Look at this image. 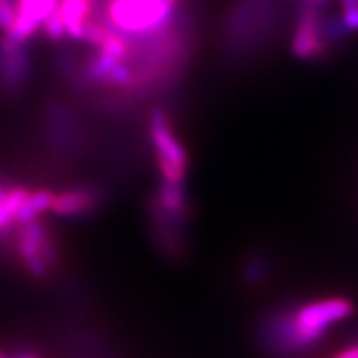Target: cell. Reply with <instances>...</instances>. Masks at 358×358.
Returning a JSON list of instances; mask_svg holds the SVG:
<instances>
[{"mask_svg": "<svg viewBox=\"0 0 358 358\" xmlns=\"http://www.w3.org/2000/svg\"><path fill=\"white\" fill-rule=\"evenodd\" d=\"M105 22L123 35H150L163 29L174 7L166 0H105Z\"/></svg>", "mask_w": 358, "mask_h": 358, "instance_id": "6da1fadb", "label": "cell"}, {"mask_svg": "<svg viewBox=\"0 0 358 358\" xmlns=\"http://www.w3.org/2000/svg\"><path fill=\"white\" fill-rule=\"evenodd\" d=\"M150 134L164 181L185 182L189 159L185 146L173 131L168 115L161 108L151 111Z\"/></svg>", "mask_w": 358, "mask_h": 358, "instance_id": "7a4b0ae2", "label": "cell"}, {"mask_svg": "<svg viewBox=\"0 0 358 358\" xmlns=\"http://www.w3.org/2000/svg\"><path fill=\"white\" fill-rule=\"evenodd\" d=\"M355 312L352 301L343 297H330L322 301L308 302L294 313V322L306 329L329 332L330 327L340 320H345Z\"/></svg>", "mask_w": 358, "mask_h": 358, "instance_id": "3957f363", "label": "cell"}, {"mask_svg": "<svg viewBox=\"0 0 358 358\" xmlns=\"http://www.w3.org/2000/svg\"><path fill=\"white\" fill-rule=\"evenodd\" d=\"M325 45L319 10L310 2L303 3L294 35L292 53L297 58L308 60V58L322 55L325 52Z\"/></svg>", "mask_w": 358, "mask_h": 358, "instance_id": "277c9868", "label": "cell"}, {"mask_svg": "<svg viewBox=\"0 0 358 358\" xmlns=\"http://www.w3.org/2000/svg\"><path fill=\"white\" fill-rule=\"evenodd\" d=\"M30 64L24 45L12 43L6 37L0 38V87L15 90L29 78Z\"/></svg>", "mask_w": 358, "mask_h": 358, "instance_id": "5b68a950", "label": "cell"}, {"mask_svg": "<svg viewBox=\"0 0 358 358\" xmlns=\"http://www.w3.org/2000/svg\"><path fill=\"white\" fill-rule=\"evenodd\" d=\"M98 2L101 0H60L58 8L70 38L82 40L83 27L95 13Z\"/></svg>", "mask_w": 358, "mask_h": 358, "instance_id": "8992f818", "label": "cell"}, {"mask_svg": "<svg viewBox=\"0 0 358 358\" xmlns=\"http://www.w3.org/2000/svg\"><path fill=\"white\" fill-rule=\"evenodd\" d=\"M96 196L90 189H70L53 194L52 211L58 216H82L95 208Z\"/></svg>", "mask_w": 358, "mask_h": 358, "instance_id": "52a82bcc", "label": "cell"}, {"mask_svg": "<svg viewBox=\"0 0 358 358\" xmlns=\"http://www.w3.org/2000/svg\"><path fill=\"white\" fill-rule=\"evenodd\" d=\"M52 201H53V192L47 189H40L35 192H29L25 203L20 206V209L15 214V222L17 224H25L30 221H35L40 214H43L48 209H52Z\"/></svg>", "mask_w": 358, "mask_h": 358, "instance_id": "ba28073f", "label": "cell"}, {"mask_svg": "<svg viewBox=\"0 0 358 358\" xmlns=\"http://www.w3.org/2000/svg\"><path fill=\"white\" fill-rule=\"evenodd\" d=\"M159 208L171 216H181L186 213V192L182 182L164 181L159 187Z\"/></svg>", "mask_w": 358, "mask_h": 358, "instance_id": "9c48e42d", "label": "cell"}, {"mask_svg": "<svg viewBox=\"0 0 358 358\" xmlns=\"http://www.w3.org/2000/svg\"><path fill=\"white\" fill-rule=\"evenodd\" d=\"M111 35V29L108 25L105 24L103 20H98V19H90L87 24L83 27V32H82V40L83 42H87L90 45H93V47H98L100 48L103 43L108 40V37Z\"/></svg>", "mask_w": 358, "mask_h": 358, "instance_id": "30bf717a", "label": "cell"}, {"mask_svg": "<svg viewBox=\"0 0 358 358\" xmlns=\"http://www.w3.org/2000/svg\"><path fill=\"white\" fill-rule=\"evenodd\" d=\"M43 32H45V35H47V38L53 40V42H60V40L65 38L66 30H65V24H64V19H62V13H60V8H58V6L55 10H53L50 15L45 19Z\"/></svg>", "mask_w": 358, "mask_h": 358, "instance_id": "8fae6325", "label": "cell"}, {"mask_svg": "<svg viewBox=\"0 0 358 358\" xmlns=\"http://www.w3.org/2000/svg\"><path fill=\"white\" fill-rule=\"evenodd\" d=\"M27 196H29V191L25 189V187H10V189L7 191V196L6 199H3V206L8 209L13 214V219H15V214L17 211L20 209V206L25 203Z\"/></svg>", "mask_w": 358, "mask_h": 358, "instance_id": "7c38bea8", "label": "cell"}, {"mask_svg": "<svg viewBox=\"0 0 358 358\" xmlns=\"http://www.w3.org/2000/svg\"><path fill=\"white\" fill-rule=\"evenodd\" d=\"M15 22V3L13 0H0V30L3 34L13 27Z\"/></svg>", "mask_w": 358, "mask_h": 358, "instance_id": "4fadbf2b", "label": "cell"}, {"mask_svg": "<svg viewBox=\"0 0 358 358\" xmlns=\"http://www.w3.org/2000/svg\"><path fill=\"white\" fill-rule=\"evenodd\" d=\"M27 271L30 272V274L35 275V277H43L47 275L48 272V262L45 261L42 256H37V257H32V259H27L24 261Z\"/></svg>", "mask_w": 358, "mask_h": 358, "instance_id": "5bb4252c", "label": "cell"}, {"mask_svg": "<svg viewBox=\"0 0 358 358\" xmlns=\"http://www.w3.org/2000/svg\"><path fill=\"white\" fill-rule=\"evenodd\" d=\"M342 20L345 24L348 32H357L358 30V8L355 10H348L342 13Z\"/></svg>", "mask_w": 358, "mask_h": 358, "instance_id": "9a60e30c", "label": "cell"}, {"mask_svg": "<svg viewBox=\"0 0 358 358\" xmlns=\"http://www.w3.org/2000/svg\"><path fill=\"white\" fill-rule=\"evenodd\" d=\"M12 222H15L13 214L8 211L6 206H3V203H0V232L7 231L8 227L12 226Z\"/></svg>", "mask_w": 358, "mask_h": 358, "instance_id": "2e32d148", "label": "cell"}, {"mask_svg": "<svg viewBox=\"0 0 358 358\" xmlns=\"http://www.w3.org/2000/svg\"><path fill=\"white\" fill-rule=\"evenodd\" d=\"M335 358H358V345L345 348V350L337 353Z\"/></svg>", "mask_w": 358, "mask_h": 358, "instance_id": "e0dca14e", "label": "cell"}, {"mask_svg": "<svg viewBox=\"0 0 358 358\" xmlns=\"http://www.w3.org/2000/svg\"><path fill=\"white\" fill-rule=\"evenodd\" d=\"M342 8L343 12L355 10V8H358V0H342Z\"/></svg>", "mask_w": 358, "mask_h": 358, "instance_id": "ac0fdd59", "label": "cell"}, {"mask_svg": "<svg viewBox=\"0 0 358 358\" xmlns=\"http://www.w3.org/2000/svg\"><path fill=\"white\" fill-rule=\"evenodd\" d=\"M7 191H8V189H6V187L0 185V203H3V199H6Z\"/></svg>", "mask_w": 358, "mask_h": 358, "instance_id": "d6986e66", "label": "cell"}, {"mask_svg": "<svg viewBox=\"0 0 358 358\" xmlns=\"http://www.w3.org/2000/svg\"><path fill=\"white\" fill-rule=\"evenodd\" d=\"M166 2H168V3H171L173 7H176V3L179 2V0H166Z\"/></svg>", "mask_w": 358, "mask_h": 358, "instance_id": "ffe728a7", "label": "cell"}, {"mask_svg": "<svg viewBox=\"0 0 358 358\" xmlns=\"http://www.w3.org/2000/svg\"><path fill=\"white\" fill-rule=\"evenodd\" d=\"M22 358H35V357H22Z\"/></svg>", "mask_w": 358, "mask_h": 358, "instance_id": "44dd1931", "label": "cell"}, {"mask_svg": "<svg viewBox=\"0 0 358 358\" xmlns=\"http://www.w3.org/2000/svg\"><path fill=\"white\" fill-rule=\"evenodd\" d=\"M0 358H3V353H0Z\"/></svg>", "mask_w": 358, "mask_h": 358, "instance_id": "7402d4cb", "label": "cell"}, {"mask_svg": "<svg viewBox=\"0 0 358 358\" xmlns=\"http://www.w3.org/2000/svg\"><path fill=\"white\" fill-rule=\"evenodd\" d=\"M317 2H319V0H317Z\"/></svg>", "mask_w": 358, "mask_h": 358, "instance_id": "603a6c76", "label": "cell"}]
</instances>
